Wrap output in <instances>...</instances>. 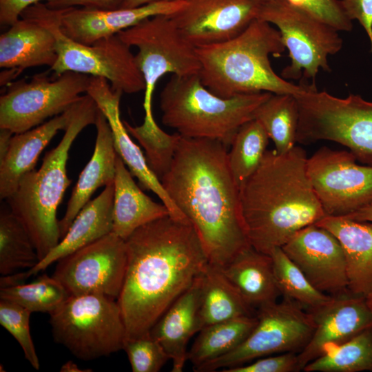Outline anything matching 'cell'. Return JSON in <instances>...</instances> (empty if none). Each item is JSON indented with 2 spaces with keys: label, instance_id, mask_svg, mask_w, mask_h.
<instances>
[{
  "label": "cell",
  "instance_id": "obj_46",
  "mask_svg": "<svg viewBox=\"0 0 372 372\" xmlns=\"http://www.w3.org/2000/svg\"><path fill=\"white\" fill-rule=\"evenodd\" d=\"M344 217L358 221L372 222V205Z\"/></svg>",
  "mask_w": 372,
  "mask_h": 372
},
{
  "label": "cell",
  "instance_id": "obj_40",
  "mask_svg": "<svg viewBox=\"0 0 372 372\" xmlns=\"http://www.w3.org/2000/svg\"><path fill=\"white\" fill-rule=\"evenodd\" d=\"M318 20L338 31L349 32L352 21L346 14L340 0H287Z\"/></svg>",
  "mask_w": 372,
  "mask_h": 372
},
{
  "label": "cell",
  "instance_id": "obj_44",
  "mask_svg": "<svg viewBox=\"0 0 372 372\" xmlns=\"http://www.w3.org/2000/svg\"><path fill=\"white\" fill-rule=\"evenodd\" d=\"M42 1L53 0H0L1 25L10 27L20 19L24 10Z\"/></svg>",
  "mask_w": 372,
  "mask_h": 372
},
{
  "label": "cell",
  "instance_id": "obj_20",
  "mask_svg": "<svg viewBox=\"0 0 372 372\" xmlns=\"http://www.w3.org/2000/svg\"><path fill=\"white\" fill-rule=\"evenodd\" d=\"M186 0L158 1L131 8L97 10L85 8L63 9L61 32L71 39L85 45L117 34L142 21L157 15H170L180 10Z\"/></svg>",
  "mask_w": 372,
  "mask_h": 372
},
{
  "label": "cell",
  "instance_id": "obj_38",
  "mask_svg": "<svg viewBox=\"0 0 372 372\" xmlns=\"http://www.w3.org/2000/svg\"><path fill=\"white\" fill-rule=\"evenodd\" d=\"M31 312L17 303L0 299V324L17 341L25 358L39 370L40 363L30 333Z\"/></svg>",
  "mask_w": 372,
  "mask_h": 372
},
{
  "label": "cell",
  "instance_id": "obj_27",
  "mask_svg": "<svg viewBox=\"0 0 372 372\" xmlns=\"http://www.w3.org/2000/svg\"><path fill=\"white\" fill-rule=\"evenodd\" d=\"M118 155L114 180L113 231L126 240L141 226L170 216L167 207L146 195Z\"/></svg>",
  "mask_w": 372,
  "mask_h": 372
},
{
  "label": "cell",
  "instance_id": "obj_36",
  "mask_svg": "<svg viewBox=\"0 0 372 372\" xmlns=\"http://www.w3.org/2000/svg\"><path fill=\"white\" fill-rule=\"evenodd\" d=\"M70 296L59 280L47 274L39 276L30 283L0 287V299L17 303L31 313L50 314Z\"/></svg>",
  "mask_w": 372,
  "mask_h": 372
},
{
  "label": "cell",
  "instance_id": "obj_10",
  "mask_svg": "<svg viewBox=\"0 0 372 372\" xmlns=\"http://www.w3.org/2000/svg\"><path fill=\"white\" fill-rule=\"evenodd\" d=\"M258 19L275 25L289 50L291 63L281 72L285 80L312 79L318 71L329 72L327 58L342 47L338 31L287 0L265 1Z\"/></svg>",
  "mask_w": 372,
  "mask_h": 372
},
{
  "label": "cell",
  "instance_id": "obj_7",
  "mask_svg": "<svg viewBox=\"0 0 372 372\" xmlns=\"http://www.w3.org/2000/svg\"><path fill=\"white\" fill-rule=\"evenodd\" d=\"M54 340L88 361L123 349L126 329L117 300L101 294L70 296L50 314Z\"/></svg>",
  "mask_w": 372,
  "mask_h": 372
},
{
  "label": "cell",
  "instance_id": "obj_25",
  "mask_svg": "<svg viewBox=\"0 0 372 372\" xmlns=\"http://www.w3.org/2000/svg\"><path fill=\"white\" fill-rule=\"evenodd\" d=\"M72 106L34 128L13 134L8 152L0 161L1 200L8 198L17 189L21 178L34 169L41 153L56 133L65 130L71 119Z\"/></svg>",
  "mask_w": 372,
  "mask_h": 372
},
{
  "label": "cell",
  "instance_id": "obj_6",
  "mask_svg": "<svg viewBox=\"0 0 372 372\" xmlns=\"http://www.w3.org/2000/svg\"><path fill=\"white\" fill-rule=\"evenodd\" d=\"M271 94L223 98L209 91L198 74L172 75L160 95L161 121L183 137L214 140L228 147L239 128L254 119L257 108Z\"/></svg>",
  "mask_w": 372,
  "mask_h": 372
},
{
  "label": "cell",
  "instance_id": "obj_12",
  "mask_svg": "<svg viewBox=\"0 0 372 372\" xmlns=\"http://www.w3.org/2000/svg\"><path fill=\"white\" fill-rule=\"evenodd\" d=\"M256 316L255 327L240 345L194 371L225 370L274 353H298L309 343L316 326L310 312L286 298L258 308Z\"/></svg>",
  "mask_w": 372,
  "mask_h": 372
},
{
  "label": "cell",
  "instance_id": "obj_33",
  "mask_svg": "<svg viewBox=\"0 0 372 372\" xmlns=\"http://www.w3.org/2000/svg\"><path fill=\"white\" fill-rule=\"evenodd\" d=\"M305 372H372V325L333 345L303 369Z\"/></svg>",
  "mask_w": 372,
  "mask_h": 372
},
{
  "label": "cell",
  "instance_id": "obj_18",
  "mask_svg": "<svg viewBox=\"0 0 372 372\" xmlns=\"http://www.w3.org/2000/svg\"><path fill=\"white\" fill-rule=\"evenodd\" d=\"M86 94L94 100L105 116L112 132L116 151L132 176L138 178L141 186L153 192L160 198L167 207L172 218L189 223L172 200L161 180L152 172L145 154L131 139L121 121L119 105L123 93L114 90L105 78L91 76Z\"/></svg>",
  "mask_w": 372,
  "mask_h": 372
},
{
  "label": "cell",
  "instance_id": "obj_17",
  "mask_svg": "<svg viewBox=\"0 0 372 372\" xmlns=\"http://www.w3.org/2000/svg\"><path fill=\"white\" fill-rule=\"evenodd\" d=\"M282 249L318 290L332 296L351 293L342 247L325 228L308 225Z\"/></svg>",
  "mask_w": 372,
  "mask_h": 372
},
{
  "label": "cell",
  "instance_id": "obj_19",
  "mask_svg": "<svg viewBox=\"0 0 372 372\" xmlns=\"http://www.w3.org/2000/svg\"><path fill=\"white\" fill-rule=\"evenodd\" d=\"M315 329L307 345L298 353L300 371L329 347L347 341L372 325V311L365 296H333L324 305L308 311Z\"/></svg>",
  "mask_w": 372,
  "mask_h": 372
},
{
  "label": "cell",
  "instance_id": "obj_8",
  "mask_svg": "<svg viewBox=\"0 0 372 372\" xmlns=\"http://www.w3.org/2000/svg\"><path fill=\"white\" fill-rule=\"evenodd\" d=\"M36 9L56 38L57 60L50 70L56 75L70 71L107 79L114 90L134 94L145 89L131 47L117 34L101 39L91 45L78 43L61 30L63 9L34 4Z\"/></svg>",
  "mask_w": 372,
  "mask_h": 372
},
{
  "label": "cell",
  "instance_id": "obj_26",
  "mask_svg": "<svg viewBox=\"0 0 372 372\" xmlns=\"http://www.w3.org/2000/svg\"><path fill=\"white\" fill-rule=\"evenodd\" d=\"M339 240L345 257L348 287L353 295L372 291V222L326 216L316 223Z\"/></svg>",
  "mask_w": 372,
  "mask_h": 372
},
{
  "label": "cell",
  "instance_id": "obj_16",
  "mask_svg": "<svg viewBox=\"0 0 372 372\" xmlns=\"http://www.w3.org/2000/svg\"><path fill=\"white\" fill-rule=\"evenodd\" d=\"M265 0H186L169 15L195 48L220 43L243 32L256 19Z\"/></svg>",
  "mask_w": 372,
  "mask_h": 372
},
{
  "label": "cell",
  "instance_id": "obj_48",
  "mask_svg": "<svg viewBox=\"0 0 372 372\" xmlns=\"http://www.w3.org/2000/svg\"><path fill=\"white\" fill-rule=\"evenodd\" d=\"M60 371L62 372L90 371V370H81L75 363L72 361H68L63 364Z\"/></svg>",
  "mask_w": 372,
  "mask_h": 372
},
{
  "label": "cell",
  "instance_id": "obj_29",
  "mask_svg": "<svg viewBox=\"0 0 372 372\" xmlns=\"http://www.w3.org/2000/svg\"><path fill=\"white\" fill-rule=\"evenodd\" d=\"M256 314V309L247 302L221 269L208 263L200 276V331L216 323Z\"/></svg>",
  "mask_w": 372,
  "mask_h": 372
},
{
  "label": "cell",
  "instance_id": "obj_43",
  "mask_svg": "<svg viewBox=\"0 0 372 372\" xmlns=\"http://www.w3.org/2000/svg\"><path fill=\"white\" fill-rule=\"evenodd\" d=\"M124 0H53L46 2L52 9H68L85 8L97 10H115L121 8Z\"/></svg>",
  "mask_w": 372,
  "mask_h": 372
},
{
  "label": "cell",
  "instance_id": "obj_2",
  "mask_svg": "<svg viewBox=\"0 0 372 372\" xmlns=\"http://www.w3.org/2000/svg\"><path fill=\"white\" fill-rule=\"evenodd\" d=\"M227 154L219 141L181 136L172 165L161 179L194 227L209 263L220 269L251 247Z\"/></svg>",
  "mask_w": 372,
  "mask_h": 372
},
{
  "label": "cell",
  "instance_id": "obj_9",
  "mask_svg": "<svg viewBox=\"0 0 372 372\" xmlns=\"http://www.w3.org/2000/svg\"><path fill=\"white\" fill-rule=\"evenodd\" d=\"M118 35L131 48L138 49L135 61L145 83L144 120L155 121L152 99L156 83L167 74H198L200 65L196 48L183 36L169 15L147 18Z\"/></svg>",
  "mask_w": 372,
  "mask_h": 372
},
{
  "label": "cell",
  "instance_id": "obj_47",
  "mask_svg": "<svg viewBox=\"0 0 372 372\" xmlns=\"http://www.w3.org/2000/svg\"><path fill=\"white\" fill-rule=\"evenodd\" d=\"M184 0H124L121 8H131L158 1H176Z\"/></svg>",
  "mask_w": 372,
  "mask_h": 372
},
{
  "label": "cell",
  "instance_id": "obj_28",
  "mask_svg": "<svg viewBox=\"0 0 372 372\" xmlns=\"http://www.w3.org/2000/svg\"><path fill=\"white\" fill-rule=\"evenodd\" d=\"M222 271L255 309L277 301L280 292L276 281L272 258L251 246L240 252Z\"/></svg>",
  "mask_w": 372,
  "mask_h": 372
},
{
  "label": "cell",
  "instance_id": "obj_15",
  "mask_svg": "<svg viewBox=\"0 0 372 372\" xmlns=\"http://www.w3.org/2000/svg\"><path fill=\"white\" fill-rule=\"evenodd\" d=\"M307 130L312 142L340 143L357 161L372 166V101L353 94L338 98L323 90L311 105Z\"/></svg>",
  "mask_w": 372,
  "mask_h": 372
},
{
  "label": "cell",
  "instance_id": "obj_14",
  "mask_svg": "<svg viewBox=\"0 0 372 372\" xmlns=\"http://www.w3.org/2000/svg\"><path fill=\"white\" fill-rule=\"evenodd\" d=\"M56 262L52 276L70 296L101 294L117 300L127 268L125 241L111 232Z\"/></svg>",
  "mask_w": 372,
  "mask_h": 372
},
{
  "label": "cell",
  "instance_id": "obj_31",
  "mask_svg": "<svg viewBox=\"0 0 372 372\" xmlns=\"http://www.w3.org/2000/svg\"><path fill=\"white\" fill-rule=\"evenodd\" d=\"M39 258L25 227L3 205L0 211V273L7 276L34 267ZM25 270V271H26Z\"/></svg>",
  "mask_w": 372,
  "mask_h": 372
},
{
  "label": "cell",
  "instance_id": "obj_1",
  "mask_svg": "<svg viewBox=\"0 0 372 372\" xmlns=\"http://www.w3.org/2000/svg\"><path fill=\"white\" fill-rule=\"evenodd\" d=\"M125 241L127 268L117 302L126 342L149 334L209 261L194 227L170 216L141 226Z\"/></svg>",
  "mask_w": 372,
  "mask_h": 372
},
{
  "label": "cell",
  "instance_id": "obj_32",
  "mask_svg": "<svg viewBox=\"0 0 372 372\" xmlns=\"http://www.w3.org/2000/svg\"><path fill=\"white\" fill-rule=\"evenodd\" d=\"M254 118L264 127L277 153L296 146L299 110L295 95L272 94L257 108Z\"/></svg>",
  "mask_w": 372,
  "mask_h": 372
},
{
  "label": "cell",
  "instance_id": "obj_3",
  "mask_svg": "<svg viewBox=\"0 0 372 372\" xmlns=\"http://www.w3.org/2000/svg\"><path fill=\"white\" fill-rule=\"evenodd\" d=\"M300 146L285 154L267 150L240 189V206L250 245L269 254L301 229L326 216L307 172Z\"/></svg>",
  "mask_w": 372,
  "mask_h": 372
},
{
  "label": "cell",
  "instance_id": "obj_4",
  "mask_svg": "<svg viewBox=\"0 0 372 372\" xmlns=\"http://www.w3.org/2000/svg\"><path fill=\"white\" fill-rule=\"evenodd\" d=\"M196 48L201 82L223 98L260 92L297 95L316 85H296L273 71L269 55L279 56L286 47L278 30L258 19L230 40Z\"/></svg>",
  "mask_w": 372,
  "mask_h": 372
},
{
  "label": "cell",
  "instance_id": "obj_13",
  "mask_svg": "<svg viewBox=\"0 0 372 372\" xmlns=\"http://www.w3.org/2000/svg\"><path fill=\"white\" fill-rule=\"evenodd\" d=\"M327 146L307 158V172L326 216L344 217L372 205V166Z\"/></svg>",
  "mask_w": 372,
  "mask_h": 372
},
{
  "label": "cell",
  "instance_id": "obj_42",
  "mask_svg": "<svg viewBox=\"0 0 372 372\" xmlns=\"http://www.w3.org/2000/svg\"><path fill=\"white\" fill-rule=\"evenodd\" d=\"M350 20H357L365 30L372 52V0H340Z\"/></svg>",
  "mask_w": 372,
  "mask_h": 372
},
{
  "label": "cell",
  "instance_id": "obj_11",
  "mask_svg": "<svg viewBox=\"0 0 372 372\" xmlns=\"http://www.w3.org/2000/svg\"><path fill=\"white\" fill-rule=\"evenodd\" d=\"M49 72L9 83L0 97V128L14 134L29 130L65 112L87 92L90 76Z\"/></svg>",
  "mask_w": 372,
  "mask_h": 372
},
{
  "label": "cell",
  "instance_id": "obj_49",
  "mask_svg": "<svg viewBox=\"0 0 372 372\" xmlns=\"http://www.w3.org/2000/svg\"><path fill=\"white\" fill-rule=\"evenodd\" d=\"M366 302L369 307L372 311V291L365 296Z\"/></svg>",
  "mask_w": 372,
  "mask_h": 372
},
{
  "label": "cell",
  "instance_id": "obj_30",
  "mask_svg": "<svg viewBox=\"0 0 372 372\" xmlns=\"http://www.w3.org/2000/svg\"><path fill=\"white\" fill-rule=\"evenodd\" d=\"M256 323V316H243L203 328L188 351L187 358L194 370L237 348L249 336Z\"/></svg>",
  "mask_w": 372,
  "mask_h": 372
},
{
  "label": "cell",
  "instance_id": "obj_23",
  "mask_svg": "<svg viewBox=\"0 0 372 372\" xmlns=\"http://www.w3.org/2000/svg\"><path fill=\"white\" fill-rule=\"evenodd\" d=\"M94 125L96 138L94 152L80 174L68 200L65 213L59 221L61 239L80 210L90 200L94 192L114 180L118 154L110 124L99 108Z\"/></svg>",
  "mask_w": 372,
  "mask_h": 372
},
{
  "label": "cell",
  "instance_id": "obj_35",
  "mask_svg": "<svg viewBox=\"0 0 372 372\" xmlns=\"http://www.w3.org/2000/svg\"><path fill=\"white\" fill-rule=\"evenodd\" d=\"M269 255L277 286L284 298L296 302L307 311L318 308L332 298V296L318 290L311 285L282 247L273 249Z\"/></svg>",
  "mask_w": 372,
  "mask_h": 372
},
{
  "label": "cell",
  "instance_id": "obj_37",
  "mask_svg": "<svg viewBox=\"0 0 372 372\" xmlns=\"http://www.w3.org/2000/svg\"><path fill=\"white\" fill-rule=\"evenodd\" d=\"M127 132L134 136L145 150V156L152 172L161 180L169 171L178 148L181 135L164 132L156 123L143 121L132 126L123 121Z\"/></svg>",
  "mask_w": 372,
  "mask_h": 372
},
{
  "label": "cell",
  "instance_id": "obj_39",
  "mask_svg": "<svg viewBox=\"0 0 372 372\" xmlns=\"http://www.w3.org/2000/svg\"><path fill=\"white\" fill-rule=\"evenodd\" d=\"M123 350L133 372H158L169 360L161 344L149 333L127 340Z\"/></svg>",
  "mask_w": 372,
  "mask_h": 372
},
{
  "label": "cell",
  "instance_id": "obj_45",
  "mask_svg": "<svg viewBox=\"0 0 372 372\" xmlns=\"http://www.w3.org/2000/svg\"><path fill=\"white\" fill-rule=\"evenodd\" d=\"M14 133L7 129L0 128V161L6 156Z\"/></svg>",
  "mask_w": 372,
  "mask_h": 372
},
{
  "label": "cell",
  "instance_id": "obj_24",
  "mask_svg": "<svg viewBox=\"0 0 372 372\" xmlns=\"http://www.w3.org/2000/svg\"><path fill=\"white\" fill-rule=\"evenodd\" d=\"M202 274V273H201ZM165 311L149 331L172 362V372H181L188 360L187 344L200 331V276Z\"/></svg>",
  "mask_w": 372,
  "mask_h": 372
},
{
  "label": "cell",
  "instance_id": "obj_22",
  "mask_svg": "<svg viewBox=\"0 0 372 372\" xmlns=\"http://www.w3.org/2000/svg\"><path fill=\"white\" fill-rule=\"evenodd\" d=\"M57 60L56 38L32 5L0 36V67L19 74L32 67L52 68Z\"/></svg>",
  "mask_w": 372,
  "mask_h": 372
},
{
  "label": "cell",
  "instance_id": "obj_34",
  "mask_svg": "<svg viewBox=\"0 0 372 372\" xmlns=\"http://www.w3.org/2000/svg\"><path fill=\"white\" fill-rule=\"evenodd\" d=\"M269 136L256 119L244 123L236 132L228 152V163L239 189L260 165L267 151Z\"/></svg>",
  "mask_w": 372,
  "mask_h": 372
},
{
  "label": "cell",
  "instance_id": "obj_50",
  "mask_svg": "<svg viewBox=\"0 0 372 372\" xmlns=\"http://www.w3.org/2000/svg\"><path fill=\"white\" fill-rule=\"evenodd\" d=\"M265 1H270V0H265Z\"/></svg>",
  "mask_w": 372,
  "mask_h": 372
},
{
  "label": "cell",
  "instance_id": "obj_21",
  "mask_svg": "<svg viewBox=\"0 0 372 372\" xmlns=\"http://www.w3.org/2000/svg\"><path fill=\"white\" fill-rule=\"evenodd\" d=\"M114 183L105 186L78 213L59 242L32 269L1 276L2 287L22 283L72 252L113 231Z\"/></svg>",
  "mask_w": 372,
  "mask_h": 372
},
{
  "label": "cell",
  "instance_id": "obj_5",
  "mask_svg": "<svg viewBox=\"0 0 372 372\" xmlns=\"http://www.w3.org/2000/svg\"><path fill=\"white\" fill-rule=\"evenodd\" d=\"M99 107L87 94L72 106L70 123L59 143L48 152L37 170L25 174L6 199L29 233L39 260L61 240L56 211L72 180L67 174L69 151L79 134L94 125Z\"/></svg>",
  "mask_w": 372,
  "mask_h": 372
},
{
  "label": "cell",
  "instance_id": "obj_41",
  "mask_svg": "<svg viewBox=\"0 0 372 372\" xmlns=\"http://www.w3.org/2000/svg\"><path fill=\"white\" fill-rule=\"evenodd\" d=\"M298 353L287 352L265 356L254 362L223 370V372H296L300 371Z\"/></svg>",
  "mask_w": 372,
  "mask_h": 372
}]
</instances>
